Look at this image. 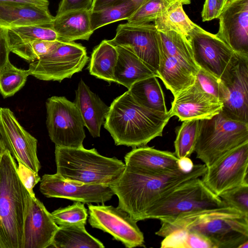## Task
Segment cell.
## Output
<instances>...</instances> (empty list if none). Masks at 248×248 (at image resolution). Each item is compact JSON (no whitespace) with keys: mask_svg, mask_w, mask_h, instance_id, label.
Listing matches in <instances>:
<instances>
[{"mask_svg":"<svg viewBox=\"0 0 248 248\" xmlns=\"http://www.w3.org/2000/svg\"><path fill=\"white\" fill-rule=\"evenodd\" d=\"M55 155L57 173L65 180L84 184L110 186L125 167L122 160L104 156L95 148L55 146Z\"/></svg>","mask_w":248,"mask_h":248,"instance_id":"obj_5","label":"cell"},{"mask_svg":"<svg viewBox=\"0 0 248 248\" xmlns=\"http://www.w3.org/2000/svg\"><path fill=\"white\" fill-rule=\"evenodd\" d=\"M17 161L18 164L17 166V171L21 181L28 191L31 196L35 197L33 188L41 180L38 173L32 170L20 160H18Z\"/></svg>","mask_w":248,"mask_h":248,"instance_id":"obj_41","label":"cell"},{"mask_svg":"<svg viewBox=\"0 0 248 248\" xmlns=\"http://www.w3.org/2000/svg\"><path fill=\"white\" fill-rule=\"evenodd\" d=\"M61 42L59 40H37L15 48L11 52L31 62L49 53Z\"/></svg>","mask_w":248,"mask_h":248,"instance_id":"obj_38","label":"cell"},{"mask_svg":"<svg viewBox=\"0 0 248 248\" xmlns=\"http://www.w3.org/2000/svg\"><path fill=\"white\" fill-rule=\"evenodd\" d=\"M40 190L47 198L67 199L83 203H104L114 195L109 186L84 184L64 179L60 174H44Z\"/></svg>","mask_w":248,"mask_h":248,"instance_id":"obj_15","label":"cell"},{"mask_svg":"<svg viewBox=\"0 0 248 248\" xmlns=\"http://www.w3.org/2000/svg\"><path fill=\"white\" fill-rule=\"evenodd\" d=\"M170 3L168 0H149L126 20L127 23L142 24L154 21L165 11Z\"/></svg>","mask_w":248,"mask_h":248,"instance_id":"obj_37","label":"cell"},{"mask_svg":"<svg viewBox=\"0 0 248 248\" xmlns=\"http://www.w3.org/2000/svg\"><path fill=\"white\" fill-rule=\"evenodd\" d=\"M93 0H62L56 15L65 12L80 10H91Z\"/></svg>","mask_w":248,"mask_h":248,"instance_id":"obj_42","label":"cell"},{"mask_svg":"<svg viewBox=\"0 0 248 248\" xmlns=\"http://www.w3.org/2000/svg\"><path fill=\"white\" fill-rule=\"evenodd\" d=\"M90 15V10H88L69 11L56 15L51 28L56 32L58 40L63 42L89 40L93 32Z\"/></svg>","mask_w":248,"mask_h":248,"instance_id":"obj_23","label":"cell"},{"mask_svg":"<svg viewBox=\"0 0 248 248\" xmlns=\"http://www.w3.org/2000/svg\"><path fill=\"white\" fill-rule=\"evenodd\" d=\"M206 169L204 164H199L189 171L179 169L154 173L125 165L119 179L109 186L118 198V207L138 222L145 220L148 211L160 198L179 185L202 177Z\"/></svg>","mask_w":248,"mask_h":248,"instance_id":"obj_1","label":"cell"},{"mask_svg":"<svg viewBox=\"0 0 248 248\" xmlns=\"http://www.w3.org/2000/svg\"><path fill=\"white\" fill-rule=\"evenodd\" d=\"M115 36L108 42L113 46H121L133 52L152 69L158 78L159 63L158 31L154 24H120Z\"/></svg>","mask_w":248,"mask_h":248,"instance_id":"obj_14","label":"cell"},{"mask_svg":"<svg viewBox=\"0 0 248 248\" xmlns=\"http://www.w3.org/2000/svg\"><path fill=\"white\" fill-rule=\"evenodd\" d=\"M190 2H191V0H188Z\"/></svg>","mask_w":248,"mask_h":248,"instance_id":"obj_53","label":"cell"},{"mask_svg":"<svg viewBox=\"0 0 248 248\" xmlns=\"http://www.w3.org/2000/svg\"><path fill=\"white\" fill-rule=\"evenodd\" d=\"M88 59L81 44L61 42L49 53L31 62L28 70L30 75L40 80L61 82L81 72Z\"/></svg>","mask_w":248,"mask_h":248,"instance_id":"obj_9","label":"cell"},{"mask_svg":"<svg viewBox=\"0 0 248 248\" xmlns=\"http://www.w3.org/2000/svg\"><path fill=\"white\" fill-rule=\"evenodd\" d=\"M247 142L248 123L230 119L220 111L209 119L199 120L194 152L207 168Z\"/></svg>","mask_w":248,"mask_h":248,"instance_id":"obj_6","label":"cell"},{"mask_svg":"<svg viewBox=\"0 0 248 248\" xmlns=\"http://www.w3.org/2000/svg\"><path fill=\"white\" fill-rule=\"evenodd\" d=\"M120 0H93L90 11L93 12L101 10ZM131 0L134 1L140 6L149 0Z\"/></svg>","mask_w":248,"mask_h":248,"instance_id":"obj_45","label":"cell"},{"mask_svg":"<svg viewBox=\"0 0 248 248\" xmlns=\"http://www.w3.org/2000/svg\"><path fill=\"white\" fill-rule=\"evenodd\" d=\"M183 5V0L170 2L165 11L154 21L158 31H174L187 38L196 24L188 17Z\"/></svg>","mask_w":248,"mask_h":248,"instance_id":"obj_27","label":"cell"},{"mask_svg":"<svg viewBox=\"0 0 248 248\" xmlns=\"http://www.w3.org/2000/svg\"><path fill=\"white\" fill-rule=\"evenodd\" d=\"M171 117L170 111H154L141 106L127 91L111 103L104 126L116 145L135 148L162 136Z\"/></svg>","mask_w":248,"mask_h":248,"instance_id":"obj_3","label":"cell"},{"mask_svg":"<svg viewBox=\"0 0 248 248\" xmlns=\"http://www.w3.org/2000/svg\"><path fill=\"white\" fill-rule=\"evenodd\" d=\"M248 142L222 156L207 167L202 181L215 195L239 186L248 184Z\"/></svg>","mask_w":248,"mask_h":248,"instance_id":"obj_12","label":"cell"},{"mask_svg":"<svg viewBox=\"0 0 248 248\" xmlns=\"http://www.w3.org/2000/svg\"><path fill=\"white\" fill-rule=\"evenodd\" d=\"M9 47L15 48L37 40L56 41L58 36L51 26L31 25L8 29Z\"/></svg>","mask_w":248,"mask_h":248,"instance_id":"obj_32","label":"cell"},{"mask_svg":"<svg viewBox=\"0 0 248 248\" xmlns=\"http://www.w3.org/2000/svg\"><path fill=\"white\" fill-rule=\"evenodd\" d=\"M195 82L204 92L221 101L222 89L220 79L209 72L199 68L195 76Z\"/></svg>","mask_w":248,"mask_h":248,"instance_id":"obj_40","label":"cell"},{"mask_svg":"<svg viewBox=\"0 0 248 248\" xmlns=\"http://www.w3.org/2000/svg\"><path fill=\"white\" fill-rule=\"evenodd\" d=\"M118 58L115 46L104 40L93 51L88 66L91 75L108 83L114 81V71Z\"/></svg>","mask_w":248,"mask_h":248,"instance_id":"obj_28","label":"cell"},{"mask_svg":"<svg viewBox=\"0 0 248 248\" xmlns=\"http://www.w3.org/2000/svg\"><path fill=\"white\" fill-rule=\"evenodd\" d=\"M187 39L197 66L219 79L230 66L236 55L215 34L205 31L197 24Z\"/></svg>","mask_w":248,"mask_h":248,"instance_id":"obj_11","label":"cell"},{"mask_svg":"<svg viewBox=\"0 0 248 248\" xmlns=\"http://www.w3.org/2000/svg\"><path fill=\"white\" fill-rule=\"evenodd\" d=\"M58 228L43 203L35 196H31L24 222L21 248L50 247Z\"/></svg>","mask_w":248,"mask_h":248,"instance_id":"obj_19","label":"cell"},{"mask_svg":"<svg viewBox=\"0 0 248 248\" xmlns=\"http://www.w3.org/2000/svg\"><path fill=\"white\" fill-rule=\"evenodd\" d=\"M222 9L224 7L225 4L228 0H217Z\"/></svg>","mask_w":248,"mask_h":248,"instance_id":"obj_48","label":"cell"},{"mask_svg":"<svg viewBox=\"0 0 248 248\" xmlns=\"http://www.w3.org/2000/svg\"><path fill=\"white\" fill-rule=\"evenodd\" d=\"M159 45V44H158ZM159 63L158 78L172 94L192 85L196 73L185 64L166 53L159 46Z\"/></svg>","mask_w":248,"mask_h":248,"instance_id":"obj_25","label":"cell"},{"mask_svg":"<svg viewBox=\"0 0 248 248\" xmlns=\"http://www.w3.org/2000/svg\"><path fill=\"white\" fill-rule=\"evenodd\" d=\"M89 222L94 228L111 235L127 248L144 246L143 234L137 221L120 208L111 205H88Z\"/></svg>","mask_w":248,"mask_h":248,"instance_id":"obj_13","label":"cell"},{"mask_svg":"<svg viewBox=\"0 0 248 248\" xmlns=\"http://www.w3.org/2000/svg\"><path fill=\"white\" fill-rule=\"evenodd\" d=\"M29 70L19 69L10 61L0 69V93L4 98L14 95L25 85Z\"/></svg>","mask_w":248,"mask_h":248,"instance_id":"obj_35","label":"cell"},{"mask_svg":"<svg viewBox=\"0 0 248 248\" xmlns=\"http://www.w3.org/2000/svg\"><path fill=\"white\" fill-rule=\"evenodd\" d=\"M118 58L114 68V81L128 90L137 81L156 74L136 55L121 46H115Z\"/></svg>","mask_w":248,"mask_h":248,"instance_id":"obj_24","label":"cell"},{"mask_svg":"<svg viewBox=\"0 0 248 248\" xmlns=\"http://www.w3.org/2000/svg\"><path fill=\"white\" fill-rule=\"evenodd\" d=\"M1 155H2L0 154V160H1Z\"/></svg>","mask_w":248,"mask_h":248,"instance_id":"obj_52","label":"cell"},{"mask_svg":"<svg viewBox=\"0 0 248 248\" xmlns=\"http://www.w3.org/2000/svg\"><path fill=\"white\" fill-rule=\"evenodd\" d=\"M0 248H4L3 244L0 238Z\"/></svg>","mask_w":248,"mask_h":248,"instance_id":"obj_51","label":"cell"},{"mask_svg":"<svg viewBox=\"0 0 248 248\" xmlns=\"http://www.w3.org/2000/svg\"><path fill=\"white\" fill-rule=\"evenodd\" d=\"M160 222L155 234L163 237L182 229L203 235L215 248H238L248 241V215L230 206L196 211Z\"/></svg>","mask_w":248,"mask_h":248,"instance_id":"obj_2","label":"cell"},{"mask_svg":"<svg viewBox=\"0 0 248 248\" xmlns=\"http://www.w3.org/2000/svg\"><path fill=\"white\" fill-rule=\"evenodd\" d=\"M222 9L217 0H205L202 12L203 22L218 17Z\"/></svg>","mask_w":248,"mask_h":248,"instance_id":"obj_43","label":"cell"},{"mask_svg":"<svg viewBox=\"0 0 248 248\" xmlns=\"http://www.w3.org/2000/svg\"><path fill=\"white\" fill-rule=\"evenodd\" d=\"M220 80L221 112L230 119L248 123V56L236 53Z\"/></svg>","mask_w":248,"mask_h":248,"instance_id":"obj_10","label":"cell"},{"mask_svg":"<svg viewBox=\"0 0 248 248\" xmlns=\"http://www.w3.org/2000/svg\"><path fill=\"white\" fill-rule=\"evenodd\" d=\"M51 214L58 226L85 225L88 217L86 208L83 203L79 202L57 209Z\"/></svg>","mask_w":248,"mask_h":248,"instance_id":"obj_36","label":"cell"},{"mask_svg":"<svg viewBox=\"0 0 248 248\" xmlns=\"http://www.w3.org/2000/svg\"><path fill=\"white\" fill-rule=\"evenodd\" d=\"M229 206L213 193L202 179L196 178L176 186L160 198L147 212L145 219L161 220L192 212Z\"/></svg>","mask_w":248,"mask_h":248,"instance_id":"obj_7","label":"cell"},{"mask_svg":"<svg viewBox=\"0 0 248 248\" xmlns=\"http://www.w3.org/2000/svg\"><path fill=\"white\" fill-rule=\"evenodd\" d=\"M178 161L179 159L174 153L146 145L133 148L124 156L125 165L154 173L168 172L179 169Z\"/></svg>","mask_w":248,"mask_h":248,"instance_id":"obj_21","label":"cell"},{"mask_svg":"<svg viewBox=\"0 0 248 248\" xmlns=\"http://www.w3.org/2000/svg\"><path fill=\"white\" fill-rule=\"evenodd\" d=\"M128 91L141 106L154 111H168L164 93L157 77L151 76L137 81Z\"/></svg>","mask_w":248,"mask_h":248,"instance_id":"obj_26","label":"cell"},{"mask_svg":"<svg viewBox=\"0 0 248 248\" xmlns=\"http://www.w3.org/2000/svg\"><path fill=\"white\" fill-rule=\"evenodd\" d=\"M219 197L229 206L248 215V184L227 190Z\"/></svg>","mask_w":248,"mask_h":248,"instance_id":"obj_39","label":"cell"},{"mask_svg":"<svg viewBox=\"0 0 248 248\" xmlns=\"http://www.w3.org/2000/svg\"><path fill=\"white\" fill-rule=\"evenodd\" d=\"M56 248H103V244L90 234L85 225L59 226L50 246Z\"/></svg>","mask_w":248,"mask_h":248,"instance_id":"obj_29","label":"cell"},{"mask_svg":"<svg viewBox=\"0 0 248 248\" xmlns=\"http://www.w3.org/2000/svg\"><path fill=\"white\" fill-rule=\"evenodd\" d=\"M53 19L48 8L0 1V27L8 29L31 25L51 27Z\"/></svg>","mask_w":248,"mask_h":248,"instance_id":"obj_20","label":"cell"},{"mask_svg":"<svg viewBox=\"0 0 248 248\" xmlns=\"http://www.w3.org/2000/svg\"><path fill=\"white\" fill-rule=\"evenodd\" d=\"M0 131L13 157L38 173L41 165L37 155V140L21 125L9 108H0Z\"/></svg>","mask_w":248,"mask_h":248,"instance_id":"obj_16","label":"cell"},{"mask_svg":"<svg viewBox=\"0 0 248 248\" xmlns=\"http://www.w3.org/2000/svg\"><path fill=\"white\" fill-rule=\"evenodd\" d=\"M10 52L8 29L0 27V69L9 61Z\"/></svg>","mask_w":248,"mask_h":248,"instance_id":"obj_44","label":"cell"},{"mask_svg":"<svg viewBox=\"0 0 248 248\" xmlns=\"http://www.w3.org/2000/svg\"><path fill=\"white\" fill-rule=\"evenodd\" d=\"M158 44L168 55L197 73L199 68L194 61L191 47L186 37L174 31H158Z\"/></svg>","mask_w":248,"mask_h":248,"instance_id":"obj_30","label":"cell"},{"mask_svg":"<svg viewBox=\"0 0 248 248\" xmlns=\"http://www.w3.org/2000/svg\"><path fill=\"white\" fill-rule=\"evenodd\" d=\"M46 124L49 137L55 146L83 147L84 123L74 103L64 96H52L46 103Z\"/></svg>","mask_w":248,"mask_h":248,"instance_id":"obj_8","label":"cell"},{"mask_svg":"<svg viewBox=\"0 0 248 248\" xmlns=\"http://www.w3.org/2000/svg\"><path fill=\"white\" fill-rule=\"evenodd\" d=\"M74 102L78 108L85 126L90 134L93 138L99 137L101 127L105 123L109 107L91 91L82 79L76 91Z\"/></svg>","mask_w":248,"mask_h":248,"instance_id":"obj_22","label":"cell"},{"mask_svg":"<svg viewBox=\"0 0 248 248\" xmlns=\"http://www.w3.org/2000/svg\"><path fill=\"white\" fill-rule=\"evenodd\" d=\"M164 238L162 248H215L205 237L186 230H177Z\"/></svg>","mask_w":248,"mask_h":248,"instance_id":"obj_34","label":"cell"},{"mask_svg":"<svg viewBox=\"0 0 248 248\" xmlns=\"http://www.w3.org/2000/svg\"><path fill=\"white\" fill-rule=\"evenodd\" d=\"M199 124V120H185L177 130L174 143V154L178 158L189 157L194 152Z\"/></svg>","mask_w":248,"mask_h":248,"instance_id":"obj_33","label":"cell"},{"mask_svg":"<svg viewBox=\"0 0 248 248\" xmlns=\"http://www.w3.org/2000/svg\"><path fill=\"white\" fill-rule=\"evenodd\" d=\"M170 109L172 116L182 122L192 119H209L220 112L222 102L206 93L195 82L176 93Z\"/></svg>","mask_w":248,"mask_h":248,"instance_id":"obj_18","label":"cell"},{"mask_svg":"<svg viewBox=\"0 0 248 248\" xmlns=\"http://www.w3.org/2000/svg\"><path fill=\"white\" fill-rule=\"evenodd\" d=\"M30 198L18 175L15 159L6 150L0 162V238L4 248H21Z\"/></svg>","mask_w":248,"mask_h":248,"instance_id":"obj_4","label":"cell"},{"mask_svg":"<svg viewBox=\"0 0 248 248\" xmlns=\"http://www.w3.org/2000/svg\"><path fill=\"white\" fill-rule=\"evenodd\" d=\"M238 248H248V241L242 243Z\"/></svg>","mask_w":248,"mask_h":248,"instance_id":"obj_49","label":"cell"},{"mask_svg":"<svg viewBox=\"0 0 248 248\" xmlns=\"http://www.w3.org/2000/svg\"><path fill=\"white\" fill-rule=\"evenodd\" d=\"M6 150L7 149L0 131V154L2 155Z\"/></svg>","mask_w":248,"mask_h":248,"instance_id":"obj_47","label":"cell"},{"mask_svg":"<svg viewBox=\"0 0 248 248\" xmlns=\"http://www.w3.org/2000/svg\"><path fill=\"white\" fill-rule=\"evenodd\" d=\"M216 36L235 53L248 56V0H228Z\"/></svg>","mask_w":248,"mask_h":248,"instance_id":"obj_17","label":"cell"},{"mask_svg":"<svg viewBox=\"0 0 248 248\" xmlns=\"http://www.w3.org/2000/svg\"><path fill=\"white\" fill-rule=\"evenodd\" d=\"M140 6L131 0L118 1L101 10L90 11V22L93 31L113 22L127 20Z\"/></svg>","mask_w":248,"mask_h":248,"instance_id":"obj_31","label":"cell"},{"mask_svg":"<svg viewBox=\"0 0 248 248\" xmlns=\"http://www.w3.org/2000/svg\"><path fill=\"white\" fill-rule=\"evenodd\" d=\"M178 163L180 169L185 171H190L194 166L192 160L188 157L179 159Z\"/></svg>","mask_w":248,"mask_h":248,"instance_id":"obj_46","label":"cell"},{"mask_svg":"<svg viewBox=\"0 0 248 248\" xmlns=\"http://www.w3.org/2000/svg\"><path fill=\"white\" fill-rule=\"evenodd\" d=\"M169 1H173L175 0H168ZM184 1V4H189L190 3V2L188 0H183Z\"/></svg>","mask_w":248,"mask_h":248,"instance_id":"obj_50","label":"cell"}]
</instances>
